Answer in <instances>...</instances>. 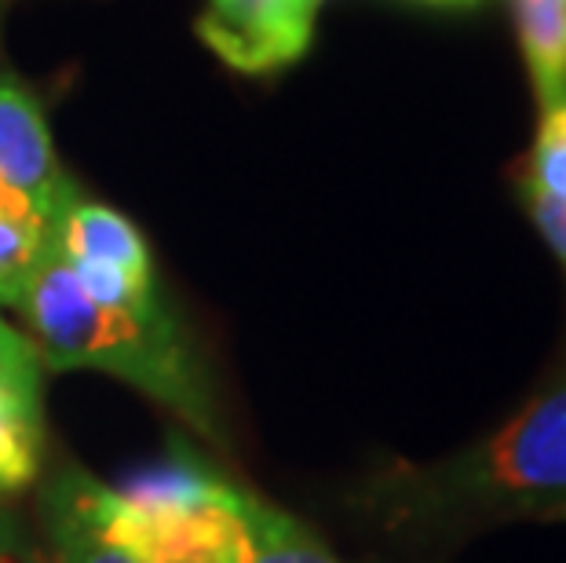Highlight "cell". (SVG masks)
<instances>
[{
  "mask_svg": "<svg viewBox=\"0 0 566 563\" xmlns=\"http://www.w3.org/2000/svg\"><path fill=\"white\" fill-rule=\"evenodd\" d=\"M363 505L391 531L417 538L548 520L566 505V377L461 453L380 472Z\"/></svg>",
  "mask_w": 566,
  "mask_h": 563,
  "instance_id": "cell-1",
  "label": "cell"
},
{
  "mask_svg": "<svg viewBox=\"0 0 566 563\" xmlns=\"http://www.w3.org/2000/svg\"><path fill=\"white\" fill-rule=\"evenodd\" d=\"M48 369H99L168 406L201 439L223 442L216 395L184 322L165 301L103 304L77 282L48 238L27 296L15 307Z\"/></svg>",
  "mask_w": 566,
  "mask_h": 563,
  "instance_id": "cell-2",
  "label": "cell"
},
{
  "mask_svg": "<svg viewBox=\"0 0 566 563\" xmlns=\"http://www.w3.org/2000/svg\"><path fill=\"white\" fill-rule=\"evenodd\" d=\"M59 487L106 542L136 563H223L234 534L238 483L176 447L125 487L59 472Z\"/></svg>",
  "mask_w": 566,
  "mask_h": 563,
  "instance_id": "cell-3",
  "label": "cell"
},
{
  "mask_svg": "<svg viewBox=\"0 0 566 563\" xmlns=\"http://www.w3.org/2000/svg\"><path fill=\"white\" fill-rule=\"evenodd\" d=\"M52 246L70 271L103 304H150L161 301L158 274L147 238L125 212L84 198L81 190L66 201L48 227Z\"/></svg>",
  "mask_w": 566,
  "mask_h": 563,
  "instance_id": "cell-4",
  "label": "cell"
},
{
  "mask_svg": "<svg viewBox=\"0 0 566 563\" xmlns=\"http://www.w3.org/2000/svg\"><path fill=\"white\" fill-rule=\"evenodd\" d=\"M318 11L322 0H205L195 33L238 74H279L307 55Z\"/></svg>",
  "mask_w": 566,
  "mask_h": 563,
  "instance_id": "cell-5",
  "label": "cell"
},
{
  "mask_svg": "<svg viewBox=\"0 0 566 563\" xmlns=\"http://www.w3.org/2000/svg\"><path fill=\"white\" fill-rule=\"evenodd\" d=\"M0 195L52 227L77 184L59 165L44 111L15 74H0Z\"/></svg>",
  "mask_w": 566,
  "mask_h": 563,
  "instance_id": "cell-6",
  "label": "cell"
},
{
  "mask_svg": "<svg viewBox=\"0 0 566 563\" xmlns=\"http://www.w3.org/2000/svg\"><path fill=\"white\" fill-rule=\"evenodd\" d=\"M41 355L0 315V494H19L44 461Z\"/></svg>",
  "mask_w": 566,
  "mask_h": 563,
  "instance_id": "cell-7",
  "label": "cell"
},
{
  "mask_svg": "<svg viewBox=\"0 0 566 563\" xmlns=\"http://www.w3.org/2000/svg\"><path fill=\"white\" fill-rule=\"evenodd\" d=\"M223 563H336V556L296 517L238 487L234 534Z\"/></svg>",
  "mask_w": 566,
  "mask_h": 563,
  "instance_id": "cell-8",
  "label": "cell"
},
{
  "mask_svg": "<svg viewBox=\"0 0 566 563\" xmlns=\"http://www.w3.org/2000/svg\"><path fill=\"white\" fill-rule=\"evenodd\" d=\"M520 52L537 106L566 103V0H512Z\"/></svg>",
  "mask_w": 566,
  "mask_h": 563,
  "instance_id": "cell-9",
  "label": "cell"
},
{
  "mask_svg": "<svg viewBox=\"0 0 566 563\" xmlns=\"http://www.w3.org/2000/svg\"><path fill=\"white\" fill-rule=\"evenodd\" d=\"M41 512H44V531L52 538L59 563H136L128 553L106 542V538L81 517V509L70 501L66 490L59 487L55 476L41 494Z\"/></svg>",
  "mask_w": 566,
  "mask_h": 563,
  "instance_id": "cell-10",
  "label": "cell"
},
{
  "mask_svg": "<svg viewBox=\"0 0 566 563\" xmlns=\"http://www.w3.org/2000/svg\"><path fill=\"white\" fill-rule=\"evenodd\" d=\"M48 246V227L27 209L0 206V307H19Z\"/></svg>",
  "mask_w": 566,
  "mask_h": 563,
  "instance_id": "cell-11",
  "label": "cell"
},
{
  "mask_svg": "<svg viewBox=\"0 0 566 563\" xmlns=\"http://www.w3.org/2000/svg\"><path fill=\"white\" fill-rule=\"evenodd\" d=\"M523 173L552 195L566 198V103L541 111L534 150L526 154Z\"/></svg>",
  "mask_w": 566,
  "mask_h": 563,
  "instance_id": "cell-12",
  "label": "cell"
},
{
  "mask_svg": "<svg viewBox=\"0 0 566 563\" xmlns=\"http://www.w3.org/2000/svg\"><path fill=\"white\" fill-rule=\"evenodd\" d=\"M515 190H520V201H523L526 217L534 220L541 238H545L548 249L559 257V263L566 268V198L552 195V190L534 184L526 173L515 176Z\"/></svg>",
  "mask_w": 566,
  "mask_h": 563,
  "instance_id": "cell-13",
  "label": "cell"
},
{
  "mask_svg": "<svg viewBox=\"0 0 566 563\" xmlns=\"http://www.w3.org/2000/svg\"><path fill=\"white\" fill-rule=\"evenodd\" d=\"M0 563H52L44 549L22 531L15 517L0 512Z\"/></svg>",
  "mask_w": 566,
  "mask_h": 563,
  "instance_id": "cell-14",
  "label": "cell"
},
{
  "mask_svg": "<svg viewBox=\"0 0 566 563\" xmlns=\"http://www.w3.org/2000/svg\"><path fill=\"white\" fill-rule=\"evenodd\" d=\"M420 4H439V8H464V4H479V0H420Z\"/></svg>",
  "mask_w": 566,
  "mask_h": 563,
  "instance_id": "cell-15",
  "label": "cell"
},
{
  "mask_svg": "<svg viewBox=\"0 0 566 563\" xmlns=\"http://www.w3.org/2000/svg\"><path fill=\"white\" fill-rule=\"evenodd\" d=\"M548 520H566V505H559L556 512H552V517Z\"/></svg>",
  "mask_w": 566,
  "mask_h": 563,
  "instance_id": "cell-16",
  "label": "cell"
},
{
  "mask_svg": "<svg viewBox=\"0 0 566 563\" xmlns=\"http://www.w3.org/2000/svg\"><path fill=\"white\" fill-rule=\"evenodd\" d=\"M0 206H4V195H0Z\"/></svg>",
  "mask_w": 566,
  "mask_h": 563,
  "instance_id": "cell-17",
  "label": "cell"
}]
</instances>
